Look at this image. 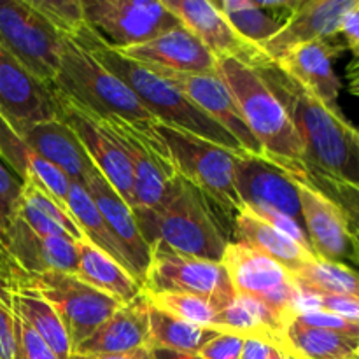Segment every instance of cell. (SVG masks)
I'll return each mask as SVG.
<instances>
[{
    "label": "cell",
    "mask_w": 359,
    "mask_h": 359,
    "mask_svg": "<svg viewBox=\"0 0 359 359\" xmlns=\"http://www.w3.org/2000/svg\"><path fill=\"white\" fill-rule=\"evenodd\" d=\"M53 86L98 119L119 118L137 126L158 123L119 77L70 39H63Z\"/></svg>",
    "instance_id": "cell-5"
},
{
    "label": "cell",
    "mask_w": 359,
    "mask_h": 359,
    "mask_svg": "<svg viewBox=\"0 0 359 359\" xmlns=\"http://www.w3.org/2000/svg\"><path fill=\"white\" fill-rule=\"evenodd\" d=\"M354 233H356V238H358V245H359V233H358V231H354ZM359 266V265H358Z\"/></svg>",
    "instance_id": "cell-52"
},
{
    "label": "cell",
    "mask_w": 359,
    "mask_h": 359,
    "mask_svg": "<svg viewBox=\"0 0 359 359\" xmlns=\"http://www.w3.org/2000/svg\"><path fill=\"white\" fill-rule=\"evenodd\" d=\"M18 216L27 223L28 228L39 235L51 237H69L72 241H84L79 226L76 224L69 210L37 186L25 182L21 193V205Z\"/></svg>",
    "instance_id": "cell-31"
},
{
    "label": "cell",
    "mask_w": 359,
    "mask_h": 359,
    "mask_svg": "<svg viewBox=\"0 0 359 359\" xmlns=\"http://www.w3.org/2000/svg\"><path fill=\"white\" fill-rule=\"evenodd\" d=\"M293 277L305 290L359 302V270L353 266L316 258Z\"/></svg>",
    "instance_id": "cell-36"
},
{
    "label": "cell",
    "mask_w": 359,
    "mask_h": 359,
    "mask_svg": "<svg viewBox=\"0 0 359 359\" xmlns=\"http://www.w3.org/2000/svg\"><path fill=\"white\" fill-rule=\"evenodd\" d=\"M16 316V314H14ZM16 359H58L56 354L42 342L37 333L32 332L16 316Z\"/></svg>",
    "instance_id": "cell-43"
},
{
    "label": "cell",
    "mask_w": 359,
    "mask_h": 359,
    "mask_svg": "<svg viewBox=\"0 0 359 359\" xmlns=\"http://www.w3.org/2000/svg\"><path fill=\"white\" fill-rule=\"evenodd\" d=\"M97 359H156L154 351L151 347H140V349L130 351L123 354H112V356H98Z\"/></svg>",
    "instance_id": "cell-48"
},
{
    "label": "cell",
    "mask_w": 359,
    "mask_h": 359,
    "mask_svg": "<svg viewBox=\"0 0 359 359\" xmlns=\"http://www.w3.org/2000/svg\"><path fill=\"white\" fill-rule=\"evenodd\" d=\"M133 214L147 244L177 255L221 262L233 242V217L179 175L160 205Z\"/></svg>",
    "instance_id": "cell-1"
},
{
    "label": "cell",
    "mask_w": 359,
    "mask_h": 359,
    "mask_svg": "<svg viewBox=\"0 0 359 359\" xmlns=\"http://www.w3.org/2000/svg\"><path fill=\"white\" fill-rule=\"evenodd\" d=\"M156 359H202L198 354H182L172 353V351H154Z\"/></svg>",
    "instance_id": "cell-50"
},
{
    "label": "cell",
    "mask_w": 359,
    "mask_h": 359,
    "mask_svg": "<svg viewBox=\"0 0 359 359\" xmlns=\"http://www.w3.org/2000/svg\"><path fill=\"white\" fill-rule=\"evenodd\" d=\"M23 184L25 182L0 158V242L2 244L6 242L7 233L20 212Z\"/></svg>",
    "instance_id": "cell-40"
},
{
    "label": "cell",
    "mask_w": 359,
    "mask_h": 359,
    "mask_svg": "<svg viewBox=\"0 0 359 359\" xmlns=\"http://www.w3.org/2000/svg\"><path fill=\"white\" fill-rule=\"evenodd\" d=\"M233 242L244 244L269 256L293 276L318 258L311 249L304 248L287 235L280 233L277 228L262 219L249 207H242L235 216Z\"/></svg>",
    "instance_id": "cell-27"
},
{
    "label": "cell",
    "mask_w": 359,
    "mask_h": 359,
    "mask_svg": "<svg viewBox=\"0 0 359 359\" xmlns=\"http://www.w3.org/2000/svg\"><path fill=\"white\" fill-rule=\"evenodd\" d=\"M56 90V88H55ZM58 93L60 105V119L65 121L77 139L81 140L83 147L86 149L88 156L95 163L102 175L107 179L109 184L114 188V191L128 203L132 210H135V196H133V175L130 168L128 158L125 151L118 144L111 132L105 128L104 123L95 118L91 112L84 111L77 104H74L65 95Z\"/></svg>",
    "instance_id": "cell-17"
},
{
    "label": "cell",
    "mask_w": 359,
    "mask_h": 359,
    "mask_svg": "<svg viewBox=\"0 0 359 359\" xmlns=\"http://www.w3.org/2000/svg\"><path fill=\"white\" fill-rule=\"evenodd\" d=\"M86 23L107 48L125 49L156 39L181 21L154 0H83Z\"/></svg>",
    "instance_id": "cell-11"
},
{
    "label": "cell",
    "mask_w": 359,
    "mask_h": 359,
    "mask_svg": "<svg viewBox=\"0 0 359 359\" xmlns=\"http://www.w3.org/2000/svg\"><path fill=\"white\" fill-rule=\"evenodd\" d=\"M346 49L342 37L332 41H312L290 49L276 67L325 105L340 109L337 100L342 83L333 70V60L339 58Z\"/></svg>",
    "instance_id": "cell-20"
},
{
    "label": "cell",
    "mask_w": 359,
    "mask_h": 359,
    "mask_svg": "<svg viewBox=\"0 0 359 359\" xmlns=\"http://www.w3.org/2000/svg\"><path fill=\"white\" fill-rule=\"evenodd\" d=\"M217 74L233 95L245 125L259 144L263 156L304 177L305 149L290 112L259 70L233 60H217Z\"/></svg>",
    "instance_id": "cell-4"
},
{
    "label": "cell",
    "mask_w": 359,
    "mask_h": 359,
    "mask_svg": "<svg viewBox=\"0 0 359 359\" xmlns=\"http://www.w3.org/2000/svg\"><path fill=\"white\" fill-rule=\"evenodd\" d=\"M147 304L165 314L172 316L175 319L189 323V325L202 326V328L212 330L216 326V319L219 311L210 304L209 300L186 293H153V291H144Z\"/></svg>",
    "instance_id": "cell-37"
},
{
    "label": "cell",
    "mask_w": 359,
    "mask_h": 359,
    "mask_svg": "<svg viewBox=\"0 0 359 359\" xmlns=\"http://www.w3.org/2000/svg\"><path fill=\"white\" fill-rule=\"evenodd\" d=\"M354 4L356 0H300L279 34L270 39L263 49L277 63L290 49L300 44L340 39L344 16Z\"/></svg>",
    "instance_id": "cell-21"
},
{
    "label": "cell",
    "mask_w": 359,
    "mask_h": 359,
    "mask_svg": "<svg viewBox=\"0 0 359 359\" xmlns=\"http://www.w3.org/2000/svg\"><path fill=\"white\" fill-rule=\"evenodd\" d=\"M302 216L312 251L319 259L359 265V245L342 207L305 179H297Z\"/></svg>",
    "instance_id": "cell-14"
},
{
    "label": "cell",
    "mask_w": 359,
    "mask_h": 359,
    "mask_svg": "<svg viewBox=\"0 0 359 359\" xmlns=\"http://www.w3.org/2000/svg\"><path fill=\"white\" fill-rule=\"evenodd\" d=\"M69 359H97L93 356H84V354H72Z\"/></svg>",
    "instance_id": "cell-51"
},
{
    "label": "cell",
    "mask_w": 359,
    "mask_h": 359,
    "mask_svg": "<svg viewBox=\"0 0 359 359\" xmlns=\"http://www.w3.org/2000/svg\"><path fill=\"white\" fill-rule=\"evenodd\" d=\"M287 349L300 359H356L359 339L330 330L312 328L293 319L286 332Z\"/></svg>",
    "instance_id": "cell-32"
},
{
    "label": "cell",
    "mask_w": 359,
    "mask_h": 359,
    "mask_svg": "<svg viewBox=\"0 0 359 359\" xmlns=\"http://www.w3.org/2000/svg\"><path fill=\"white\" fill-rule=\"evenodd\" d=\"M347 86L354 97H359V58H353V62L347 65Z\"/></svg>",
    "instance_id": "cell-49"
},
{
    "label": "cell",
    "mask_w": 359,
    "mask_h": 359,
    "mask_svg": "<svg viewBox=\"0 0 359 359\" xmlns=\"http://www.w3.org/2000/svg\"><path fill=\"white\" fill-rule=\"evenodd\" d=\"M356 359H359V358H356Z\"/></svg>",
    "instance_id": "cell-53"
},
{
    "label": "cell",
    "mask_w": 359,
    "mask_h": 359,
    "mask_svg": "<svg viewBox=\"0 0 359 359\" xmlns=\"http://www.w3.org/2000/svg\"><path fill=\"white\" fill-rule=\"evenodd\" d=\"M280 347L266 344L263 340L256 339H245L244 347H242L241 359H273Z\"/></svg>",
    "instance_id": "cell-47"
},
{
    "label": "cell",
    "mask_w": 359,
    "mask_h": 359,
    "mask_svg": "<svg viewBox=\"0 0 359 359\" xmlns=\"http://www.w3.org/2000/svg\"><path fill=\"white\" fill-rule=\"evenodd\" d=\"M27 273L14 263L6 245L0 242V300L6 305L13 304V297L25 286Z\"/></svg>",
    "instance_id": "cell-41"
},
{
    "label": "cell",
    "mask_w": 359,
    "mask_h": 359,
    "mask_svg": "<svg viewBox=\"0 0 359 359\" xmlns=\"http://www.w3.org/2000/svg\"><path fill=\"white\" fill-rule=\"evenodd\" d=\"M244 340L233 333H216L200 349L198 356L202 359H241Z\"/></svg>",
    "instance_id": "cell-44"
},
{
    "label": "cell",
    "mask_w": 359,
    "mask_h": 359,
    "mask_svg": "<svg viewBox=\"0 0 359 359\" xmlns=\"http://www.w3.org/2000/svg\"><path fill=\"white\" fill-rule=\"evenodd\" d=\"M23 287L39 293L55 307L69 333L72 353L123 305L74 273L27 276Z\"/></svg>",
    "instance_id": "cell-8"
},
{
    "label": "cell",
    "mask_w": 359,
    "mask_h": 359,
    "mask_svg": "<svg viewBox=\"0 0 359 359\" xmlns=\"http://www.w3.org/2000/svg\"><path fill=\"white\" fill-rule=\"evenodd\" d=\"M221 263L226 269L235 294L262 302L284 321L293 323L300 298V287L293 273L269 256L238 242L228 244Z\"/></svg>",
    "instance_id": "cell-10"
},
{
    "label": "cell",
    "mask_w": 359,
    "mask_h": 359,
    "mask_svg": "<svg viewBox=\"0 0 359 359\" xmlns=\"http://www.w3.org/2000/svg\"><path fill=\"white\" fill-rule=\"evenodd\" d=\"M297 179H305L318 189H321L330 198L335 200L349 217L351 228L359 233V182L339 181V179L326 177V175L314 174L309 170L305 172L304 177Z\"/></svg>",
    "instance_id": "cell-39"
},
{
    "label": "cell",
    "mask_w": 359,
    "mask_h": 359,
    "mask_svg": "<svg viewBox=\"0 0 359 359\" xmlns=\"http://www.w3.org/2000/svg\"><path fill=\"white\" fill-rule=\"evenodd\" d=\"M0 116L25 132L39 123L60 119L58 93L53 84L37 79L0 48Z\"/></svg>",
    "instance_id": "cell-15"
},
{
    "label": "cell",
    "mask_w": 359,
    "mask_h": 359,
    "mask_svg": "<svg viewBox=\"0 0 359 359\" xmlns=\"http://www.w3.org/2000/svg\"><path fill=\"white\" fill-rule=\"evenodd\" d=\"M74 42L83 46L109 72L119 77L137 95L140 104L158 123L170 128L184 130L209 142L219 144L226 149L245 153L241 144L223 126H219L205 112L200 111L174 84L168 83L151 67L125 58L114 49L107 48L91 28H88L81 37L74 39Z\"/></svg>",
    "instance_id": "cell-3"
},
{
    "label": "cell",
    "mask_w": 359,
    "mask_h": 359,
    "mask_svg": "<svg viewBox=\"0 0 359 359\" xmlns=\"http://www.w3.org/2000/svg\"><path fill=\"white\" fill-rule=\"evenodd\" d=\"M20 135L39 156L55 165L74 184L86 188L90 179L98 172L74 130L62 119L39 123Z\"/></svg>",
    "instance_id": "cell-24"
},
{
    "label": "cell",
    "mask_w": 359,
    "mask_h": 359,
    "mask_svg": "<svg viewBox=\"0 0 359 359\" xmlns=\"http://www.w3.org/2000/svg\"><path fill=\"white\" fill-rule=\"evenodd\" d=\"M294 319L305 326L330 330V332L344 333V335H351V337H356V339H359V325L347 321V319L340 318V316L330 314V312L307 311V312H302V314H298Z\"/></svg>",
    "instance_id": "cell-42"
},
{
    "label": "cell",
    "mask_w": 359,
    "mask_h": 359,
    "mask_svg": "<svg viewBox=\"0 0 359 359\" xmlns=\"http://www.w3.org/2000/svg\"><path fill=\"white\" fill-rule=\"evenodd\" d=\"M216 333L172 318L149 305V347L153 351L198 354Z\"/></svg>",
    "instance_id": "cell-33"
},
{
    "label": "cell",
    "mask_w": 359,
    "mask_h": 359,
    "mask_svg": "<svg viewBox=\"0 0 359 359\" xmlns=\"http://www.w3.org/2000/svg\"><path fill=\"white\" fill-rule=\"evenodd\" d=\"M163 4L216 60H233L259 72L276 67L262 46L235 32L212 0H165Z\"/></svg>",
    "instance_id": "cell-13"
},
{
    "label": "cell",
    "mask_w": 359,
    "mask_h": 359,
    "mask_svg": "<svg viewBox=\"0 0 359 359\" xmlns=\"http://www.w3.org/2000/svg\"><path fill=\"white\" fill-rule=\"evenodd\" d=\"M67 209H69V214L74 217L77 226H79L84 241L90 242L91 245H95L100 251H104L105 255L116 259L121 266H125L121 255H119L118 248H116L114 241H112L111 231H109L100 210L95 205L93 198L86 191V188L70 182L69 196H67Z\"/></svg>",
    "instance_id": "cell-35"
},
{
    "label": "cell",
    "mask_w": 359,
    "mask_h": 359,
    "mask_svg": "<svg viewBox=\"0 0 359 359\" xmlns=\"http://www.w3.org/2000/svg\"><path fill=\"white\" fill-rule=\"evenodd\" d=\"M287 326L290 323L279 318L262 302L237 294L230 305L219 311L214 332L233 333L242 339L263 340L280 349H287Z\"/></svg>",
    "instance_id": "cell-28"
},
{
    "label": "cell",
    "mask_w": 359,
    "mask_h": 359,
    "mask_svg": "<svg viewBox=\"0 0 359 359\" xmlns=\"http://www.w3.org/2000/svg\"><path fill=\"white\" fill-rule=\"evenodd\" d=\"M125 58L158 70L182 74L217 72V60L184 27H177L156 39L125 49H114Z\"/></svg>",
    "instance_id": "cell-22"
},
{
    "label": "cell",
    "mask_w": 359,
    "mask_h": 359,
    "mask_svg": "<svg viewBox=\"0 0 359 359\" xmlns=\"http://www.w3.org/2000/svg\"><path fill=\"white\" fill-rule=\"evenodd\" d=\"M76 276L121 304H128L144 293L142 284L133 279L125 266L86 241L77 242Z\"/></svg>",
    "instance_id": "cell-29"
},
{
    "label": "cell",
    "mask_w": 359,
    "mask_h": 359,
    "mask_svg": "<svg viewBox=\"0 0 359 359\" xmlns=\"http://www.w3.org/2000/svg\"><path fill=\"white\" fill-rule=\"evenodd\" d=\"M0 158L23 182L37 186L67 209L70 181L55 165L39 156L23 137L0 116ZM69 210V209H67Z\"/></svg>",
    "instance_id": "cell-26"
},
{
    "label": "cell",
    "mask_w": 359,
    "mask_h": 359,
    "mask_svg": "<svg viewBox=\"0 0 359 359\" xmlns=\"http://www.w3.org/2000/svg\"><path fill=\"white\" fill-rule=\"evenodd\" d=\"M219 13L238 35L258 46H265L284 27V21L256 0H219L214 2Z\"/></svg>",
    "instance_id": "cell-34"
},
{
    "label": "cell",
    "mask_w": 359,
    "mask_h": 359,
    "mask_svg": "<svg viewBox=\"0 0 359 359\" xmlns=\"http://www.w3.org/2000/svg\"><path fill=\"white\" fill-rule=\"evenodd\" d=\"M156 132L167 146L175 174L196 186L235 219L242 202L233 184V170L235 158L242 153L161 123H156Z\"/></svg>",
    "instance_id": "cell-6"
},
{
    "label": "cell",
    "mask_w": 359,
    "mask_h": 359,
    "mask_svg": "<svg viewBox=\"0 0 359 359\" xmlns=\"http://www.w3.org/2000/svg\"><path fill=\"white\" fill-rule=\"evenodd\" d=\"M14 314L56 354L58 359L72 356V344L58 312L46 298L28 287H21L11 304Z\"/></svg>",
    "instance_id": "cell-30"
},
{
    "label": "cell",
    "mask_w": 359,
    "mask_h": 359,
    "mask_svg": "<svg viewBox=\"0 0 359 359\" xmlns=\"http://www.w3.org/2000/svg\"><path fill=\"white\" fill-rule=\"evenodd\" d=\"M233 184L242 207L279 212L304 224L297 181L286 168L265 156L242 153L235 158Z\"/></svg>",
    "instance_id": "cell-16"
},
{
    "label": "cell",
    "mask_w": 359,
    "mask_h": 359,
    "mask_svg": "<svg viewBox=\"0 0 359 359\" xmlns=\"http://www.w3.org/2000/svg\"><path fill=\"white\" fill-rule=\"evenodd\" d=\"M144 291L193 294L209 300L217 311H223L237 297L221 262L177 255L158 245H151Z\"/></svg>",
    "instance_id": "cell-12"
},
{
    "label": "cell",
    "mask_w": 359,
    "mask_h": 359,
    "mask_svg": "<svg viewBox=\"0 0 359 359\" xmlns=\"http://www.w3.org/2000/svg\"><path fill=\"white\" fill-rule=\"evenodd\" d=\"M16 316L0 300V359H16Z\"/></svg>",
    "instance_id": "cell-45"
},
{
    "label": "cell",
    "mask_w": 359,
    "mask_h": 359,
    "mask_svg": "<svg viewBox=\"0 0 359 359\" xmlns=\"http://www.w3.org/2000/svg\"><path fill=\"white\" fill-rule=\"evenodd\" d=\"M63 37L28 0H0V48L44 83H55Z\"/></svg>",
    "instance_id": "cell-7"
},
{
    "label": "cell",
    "mask_w": 359,
    "mask_h": 359,
    "mask_svg": "<svg viewBox=\"0 0 359 359\" xmlns=\"http://www.w3.org/2000/svg\"><path fill=\"white\" fill-rule=\"evenodd\" d=\"M86 191L93 198L95 205L100 210L105 224L112 235L116 248L121 255L125 269L133 276V279L140 284L146 283V273L151 263V245L142 237L137 224L135 214L130 209L128 203L114 191L107 179L97 172L90 179Z\"/></svg>",
    "instance_id": "cell-19"
},
{
    "label": "cell",
    "mask_w": 359,
    "mask_h": 359,
    "mask_svg": "<svg viewBox=\"0 0 359 359\" xmlns=\"http://www.w3.org/2000/svg\"><path fill=\"white\" fill-rule=\"evenodd\" d=\"M156 70L161 77L174 84L179 91L186 95L200 111L205 112L209 118L219 126H223L249 154L263 156V151L251 130L245 125L233 95L228 90L226 83L217 72L212 74H182L174 70Z\"/></svg>",
    "instance_id": "cell-18"
},
{
    "label": "cell",
    "mask_w": 359,
    "mask_h": 359,
    "mask_svg": "<svg viewBox=\"0 0 359 359\" xmlns=\"http://www.w3.org/2000/svg\"><path fill=\"white\" fill-rule=\"evenodd\" d=\"M263 77L290 112L305 149L309 172L359 182V130L340 109H332L284 76L277 67Z\"/></svg>",
    "instance_id": "cell-2"
},
{
    "label": "cell",
    "mask_w": 359,
    "mask_h": 359,
    "mask_svg": "<svg viewBox=\"0 0 359 359\" xmlns=\"http://www.w3.org/2000/svg\"><path fill=\"white\" fill-rule=\"evenodd\" d=\"M140 347H149V304L144 293L135 300L123 304L72 354L112 356Z\"/></svg>",
    "instance_id": "cell-25"
},
{
    "label": "cell",
    "mask_w": 359,
    "mask_h": 359,
    "mask_svg": "<svg viewBox=\"0 0 359 359\" xmlns=\"http://www.w3.org/2000/svg\"><path fill=\"white\" fill-rule=\"evenodd\" d=\"M35 11L62 35L77 39L88 30L83 0H28Z\"/></svg>",
    "instance_id": "cell-38"
},
{
    "label": "cell",
    "mask_w": 359,
    "mask_h": 359,
    "mask_svg": "<svg viewBox=\"0 0 359 359\" xmlns=\"http://www.w3.org/2000/svg\"><path fill=\"white\" fill-rule=\"evenodd\" d=\"M340 37L346 48L353 53L354 58H359V0H356L353 9L344 16Z\"/></svg>",
    "instance_id": "cell-46"
},
{
    "label": "cell",
    "mask_w": 359,
    "mask_h": 359,
    "mask_svg": "<svg viewBox=\"0 0 359 359\" xmlns=\"http://www.w3.org/2000/svg\"><path fill=\"white\" fill-rule=\"evenodd\" d=\"M100 121L114 135L128 158L133 175L135 210L160 205L167 198L177 174L168 156L167 146L158 135L156 125L137 126L119 118Z\"/></svg>",
    "instance_id": "cell-9"
},
{
    "label": "cell",
    "mask_w": 359,
    "mask_h": 359,
    "mask_svg": "<svg viewBox=\"0 0 359 359\" xmlns=\"http://www.w3.org/2000/svg\"><path fill=\"white\" fill-rule=\"evenodd\" d=\"M4 244L14 263L27 276H41L49 272L76 276L77 242L72 238L35 233L18 216Z\"/></svg>",
    "instance_id": "cell-23"
}]
</instances>
